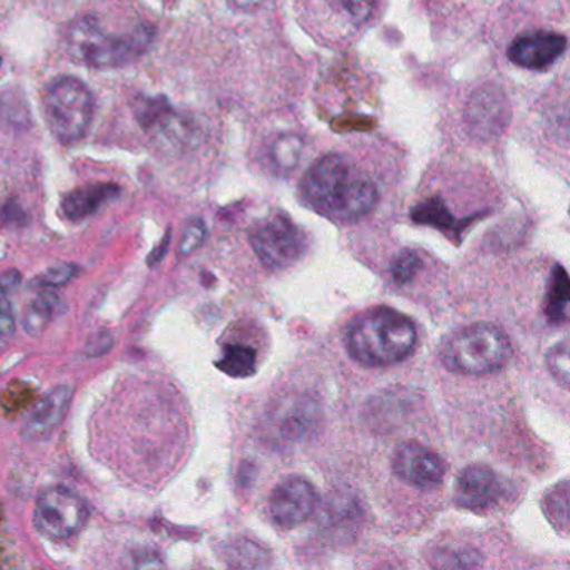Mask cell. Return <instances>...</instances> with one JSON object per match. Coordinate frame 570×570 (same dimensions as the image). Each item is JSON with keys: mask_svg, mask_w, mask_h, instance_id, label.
I'll return each instance as SVG.
<instances>
[{"mask_svg": "<svg viewBox=\"0 0 570 570\" xmlns=\"http://www.w3.org/2000/svg\"><path fill=\"white\" fill-rule=\"evenodd\" d=\"M303 141L296 135H283L273 142L269 158L278 171L288 173L298 166L302 158Z\"/></svg>", "mask_w": 570, "mask_h": 570, "instance_id": "obj_19", "label": "cell"}, {"mask_svg": "<svg viewBox=\"0 0 570 570\" xmlns=\"http://www.w3.org/2000/svg\"><path fill=\"white\" fill-rule=\"evenodd\" d=\"M268 430L276 442H303L306 436L315 432L318 423V405L306 396H286L276 403L268 415Z\"/></svg>", "mask_w": 570, "mask_h": 570, "instance_id": "obj_8", "label": "cell"}, {"mask_svg": "<svg viewBox=\"0 0 570 570\" xmlns=\"http://www.w3.org/2000/svg\"><path fill=\"white\" fill-rule=\"evenodd\" d=\"M569 342L557 343L549 353H547V365L550 372L556 376L557 382L562 386H569L570 382V365H569Z\"/></svg>", "mask_w": 570, "mask_h": 570, "instance_id": "obj_22", "label": "cell"}, {"mask_svg": "<svg viewBox=\"0 0 570 570\" xmlns=\"http://www.w3.org/2000/svg\"><path fill=\"white\" fill-rule=\"evenodd\" d=\"M171 115V106L166 98H141L136 101L135 116L145 129L161 125Z\"/></svg>", "mask_w": 570, "mask_h": 570, "instance_id": "obj_20", "label": "cell"}, {"mask_svg": "<svg viewBox=\"0 0 570 570\" xmlns=\"http://www.w3.org/2000/svg\"><path fill=\"white\" fill-rule=\"evenodd\" d=\"M111 333H98V335L95 336V340H92V342H89L88 348H86V353L92 355V352H95L96 346H101V352L106 353L108 352L109 348H111Z\"/></svg>", "mask_w": 570, "mask_h": 570, "instance_id": "obj_29", "label": "cell"}, {"mask_svg": "<svg viewBox=\"0 0 570 570\" xmlns=\"http://www.w3.org/2000/svg\"><path fill=\"white\" fill-rule=\"evenodd\" d=\"M169 245V235H166L165 242L161 243V245L158 246V248L155 249V252L151 253V256L148 258V265L149 266H156L159 262H161L163 256L166 255V249H168Z\"/></svg>", "mask_w": 570, "mask_h": 570, "instance_id": "obj_31", "label": "cell"}, {"mask_svg": "<svg viewBox=\"0 0 570 570\" xmlns=\"http://www.w3.org/2000/svg\"><path fill=\"white\" fill-rule=\"evenodd\" d=\"M76 275V266L72 265H56L52 268H49L45 275L39 278L42 286L46 288H59V286H65L66 283L71 282Z\"/></svg>", "mask_w": 570, "mask_h": 570, "instance_id": "obj_26", "label": "cell"}, {"mask_svg": "<svg viewBox=\"0 0 570 570\" xmlns=\"http://www.w3.org/2000/svg\"><path fill=\"white\" fill-rule=\"evenodd\" d=\"M265 0H228V4L236 11H255Z\"/></svg>", "mask_w": 570, "mask_h": 570, "instance_id": "obj_30", "label": "cell"}, {"mask_svg": "<svg viewBox=\"0 0 570 570\" xmlns=\"http://www.w3.org/2000/svg\"><path fill=\"white\" fill-rule=\"evenodd\" d=\"M569 276L562 266L553 268L552 285H550L549 303H547V316L550 322L563 323L567 320L569 308Z\"/></svg>", "mask_w": 570, "mask_h": 570, "instance_id": "obj_18", "label": "cell"}, {"mask_svg": "<svg viewBox=\"0 0 570 570\" xmlns=\"http://www.w3.org/2000/svg\"><path fill=\"white\" fill-rule=\"evenodd\" d=\"M509 106H507L505 96L493 88H485L476 92L469 106V125L476 136L497 135L502 131L507 122Z\"/></svg>", "mask_w": 570, "mask_h": 570, "instance_id": "obj_14", "label": "cell"}, {"mask_svg": "<svg viewBox=\"0 0 570 570\" xmlns=\"http://www.w3.org/2000/svg\"><path fill=\"white\" fill-rule=\"evenodd\" d=\"M119 193L121 189L116 185H109V183L85 186V188L66 196L62 202V212L71 222H81L99 212L106 203L118 198Z\"/></svg>", "mask_w": 570, "mask_h": 570, "instance_id": "obj_15", "label": "cell"}, {"mask_svg": "<svg viewBox=\"0 0 570 570\" xmlns=\"http://www.w3.org/2000/svg\"><path fill=\"white\" fill-rule=\"evenodd\" d=\"M72 389L61 385L42 396L41 402L32 409L22 426V436L28 442H41L49 439L68 415L71 405Z\"/></svg>", "mask_w": 570, "mask_h": 570, "instance_id": "obj_11", "label": "cell"}, {"mask_svg": "<svg viewBox=\"0 0 570 570\" xmlns=\"http://www.w3.org/2000/svg\"><path fill=\"white\" fill-rule=\"evenodd\" d=\"M567 39L553 32H533L515 39L509 49V58L520 68L542 71L552 66L566 52Z\"/></svg>", "mask_w": 570, "mask_h": 570, "instance_id": "obj_12", "label": "cell"}, {"mask_svg": "<svg viewBox=\"0 0 570 570\" xmlns=\"http://www.w3.org/2000/svg\"><path fill=\"white\" fill-rule=\"evenodd\" d=\"M206 238V225L202 219H193L188 226H186L185 233H183L181 243H179V253L181 255H189V253L198 249L203 245Z\"/></svg>", "mask_w": 570, "mask_h": 570, "instance_id": "obj_24", "label": "cell"}, {"mask_svg": "<svg viewBox=\"0 0 570 570\" xmlns=\"http://www.w3.org/2000/svg\"><path fill=\"white\" fill-rule=\"evenodd\" d=\"M45 111L56 138L76 142L85 138L95 118V98L81 79L62 76L46 89Z\"/></svg>", "mask_w": 570, "mask_h": 570, "instance_id": "obj_5", "label": "cell"}, {"mask_svg": "<svg viewBox=\"0 0 570 570\" xmlns=\"http://www.w3.org/2000/svg\"><path fill=\"white\" fill-rule=\"evenodd\" d=\"M502 487L492 470L482 465L463 470L456 482V502L465 509L482 510L499 500Z\"/></svg>", "mask_w": 570, "mask_h": 570, "instance_id": "obj_13", "label": "cell"}, {"mask_svg": "<svg viewBox=\"0 0 570 570\" xmlns=\"http://www.w3.org/2000/svg\"><path fill=\"white\" fill-rule=\"evenodd\" d=\"M412 216L415 222L422 223V225L439 226L442 229L455 226L452 215L440 199H430V202L423 203L419 208H415Z\"/></svg>", "mask_w": 570, "mask_h": 570, "instance_id": "obj_21", "label": "cell"}, {"mask_svg": "<svg viewBox=\"0 0 570 570\" xmlns=\"http://www.w3.org/2000/svg\"><path fill=\"white\" fill-rule=\"evenodd\" d=\"M422 268V259L415 252H402L396 256L392 265V275L399 285L412 282L416 273Z\"/></svg>", "mask_w": 570, "mask_h": 570, "instance_id": "obj_23", "label": "cell"}, {"mask_svg": "<svg viewBox=\"0 0 570 570\" xmlns=\"http://www.w3.org/2000/svg\"><path fill=\"white\" fill-rule=\"evenodd\" d=\"M340 4L355 24H365L375 11L376 0H340Z\"/></svg>", "mask_w": 570, "mask_h": 570, "instance_id": "obj_25", "label": "cell"}, {"mask_svg": "<svg viewBox=\"0 0 570 570\" xmlns=\"http://www.w3.org/2000/svg\"><path fill=\"white\" fill-rule=\"evenodd\" d=\"M56 306H58V295L52 293V288H46L39 293L28 306L22 315V325L26 332L32 336H39L45 332L46 326L51 323L55 316Z\"/></svg>", "mask_w": 570, "mask_h": 570, "instance_id": "obj_16", "label": "cell"}, {"mask_svg": "<svg viewBox=\"0 0 570 570\" xmlns=\"http://www.w3.org/2000/svg\"><path fill=\"white\" fill-rule=\"evenodd\" d=\"M306 205L336 222H356L379 203L375 183L356 171L348 159L330 155L309 168L302 181Z\"/></svg>", "mask_w": 570, "mask_h": 570, "instance_id": "obj_1", "label": "cell"}, {"mask_svg": "<svg viewBox=\"0 0 570 570\" xmlns=\"http://www.w3.org/2000/svg\"><path fill=\"white\" fill-rule=\"evenodd\" d=\"M16 332V316L11 298H0V340L9 338Z\"/></svg>", "mask_w": 570, "mask_h": 570, "instance_id": "obj_27", "label": "cell"}, {"mask_svg": "<svg viewBox=\"0 0 570 570\" xmlns=\"http://www.w3.org/2000/svg\"><path fill=\"white\" fill-rule=\"evenodd\" d=\"M252 246L269 268H286L303 253V233L286 216H275L253 233Z\"/></svg>", "mask_w": 570, "mask_h": 570, "instance_id": "obj_7", "label": "cell"}, {"mask_svg": "<svg viewBox=\"0 0 570 570\" xmlns=\"http://www.w3.org/2000/svg\"><path fill=\"white\" fill-rule=\"evenodd\" d=\"M21 273L18 269H8L0 273V298H11L12 293L21 285Z\"/></svg>", "mask_w": 570, "mask_h": 570, "instance_id": "obj_28", "label": "cell"}, {"mask_svg": "<svg viewBox=\"0 0 570 570\" xmlns=\"http://www.w3.org/2000/svg\"><path fill=\"white\" fill-rule=\"evenodd\" d=\"M155 31L149 26H138L132 31H106L95 16H85L72 22L66 36L68 52L79 65L89 68H119L145 55Z\"/></svg>", "mask_w": 570, "mask_h": 570, "instance_id": "obj_3", "label": "cell"}, {"mask_svg": "<svg viewBox=\"0 0 570 570\" xmlns=\"http://www.w3.org/2000/svg\"><path fill=\"white\" fill-rule=\"evenodd\" d=\"M318 495L308 480L292 476L279 483L269 497V512L283 529H293L315 512Z\"/></svg>", "mask_w": 570, "mask_h": 570, "instance_id": "obj_9", "label": "cell"}, {"mask_svg": "<svg viewBox=\"0 0 570 570\" xmlns=\"http://www.w3.org/2000/svg\"><path fill=\"white\" fill-rule=\"evenodd\" d=\"M216 365L226 375L245 379L255 372L256 352L252 346L226 345L222 358Z\"/></svg>", "mask_w": 570, "mask_h": 570, "instance_id": "obj_17", "label": "cell"}, {"mask_svg": "<svg viewBox=\"0 0 570 570\" xmlns=\"http://www.w3.org/2000/svg\"><path fill=\"white\" fill-rule=\"evenodd\" d=\"M88 507L71 490L55 487L39 495L35 507V525L42 535L66 540L88 522Z\"/></svg>", "mask_w": 570, "mask_h": 570, "instance_id": "obj_6", "label": "cell"}, {"mask_svg": "<svg viewBox=\"0 0 570 570\" xmlns=\"http://www.w3.org/2000/svg\"><path fill=\"white\" fill-rule=\"evenodd\" d=\"M415 343V325L395 309H372L350 326V353L365 366L395 365L412 353Z\"/></svg>", "mask_w": 570, "mask_h": 570, "instance_id": "obj_2", "label": "cell"}, {"mask_svg": "<svg viewBox=\"0 0 570 570\" xmlns=\"http://www.w3.org/2000/svg\"><path fill=\"white\" fill-rule=\"evenodd\" d=\"M512 346L502 330L476 323L456 332L442 348V362L452 372L482 375L509 362Z\"/></svg>", "mask_w": 570, "mask_h": 570, "instance_id": "obj_4", "label": "cell"}, {"mask_svg": "<svg viewBox=\"0 0 570 570\" xmlns=\"http://www.w3.org/2000/svg\"><path fill=\"white\" fill-rule=\"evenodd\" d=\"M396 476L420 490L435 489L445 476V462L439 453L419 443H405L393 459Z\"/></svg>", "mask_w": 570, "mask_h": 570, "instance_id": "obj_10", "label": "cell"}]
</instances>
